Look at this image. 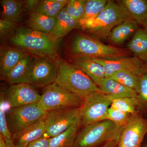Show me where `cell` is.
I'll return each instance as SVG.
<instances>
[{
    "label": "cell",
    "instance_id": "f546056e",
    "mask_svg": "<svg viewBox=\"0 0 147 147\" xmlns=\"http://www.w3.org/2000/svg\"><path fill=\"white\" fill-rule=\"evenodd\" d=\"M131 115L121 110L110 107L105 114L103 120H110L117 126L124 127L128 122Z\"/></svg>",
    "mask_w": 147,
    "mask_h": 147
},
{
    "label": "cell",
    "instance_id": "74e56055",
    "mask_svg": "<svg viewBox=\"0 0 147 147\" xmlns=\"http://www.w3.org/2000/svg\"><path fill=\"white\" fill-rule=\"evenodd\" d=\"M0 147H8L5 139L0 134Z\"/></svg>",
    "mask_w": 147,
    "mask_h": 147
},
{
    "label": "cell",
    "instance_id": "9a60e30c",
    "mask_svg": "<svg viewBox=\"0 0 147 147\" xmlns=\"http://www.w3.org/2000/svg\"><path fill=\"white\" fill-rule=\"evenodd\" d=\"M71 64L86 74L96 86L99 87L105 78L102 66L88 57L71 58Z\"/></svg>",
    "mask_w": 147,
    "mask_h": 147
},
{
    "label": "cell",
    "instance_id": "603a6c76",
    "mask_svg": "<svg viewBox=\"0 0 147 147\" xmlns=\"http://www.w3.org/2000/svg\"><path fill=\"white\" fill-rule=\"evenodd\" d=\"M121 4L125 8L131 19L142 25L147 19V1L122 0Z\"/></svg>",
    "mask_w": 147,
    "mask_h": 147
},
{
    "label": "cell",
    "instance_id": "7a4b0ae2",
    "mask_svg": "<svg viewBox=\"0 0 147 147\" xmlns=\"http://www.w3.org/2000/svg\"><path fill=\"white\" fill-rule=\"evenodd\" d=\"M71 58L78 57L114 60L128 57V50L105 45L82 34L77 33L72 38L67 49Z\"/></svg>",
    "mask_w": 147,
    "mask_h": 147
},
{
    "label": "cell",
    "instance_id": "e0dca14e",
    "mask_svg": "<svg viewBox=\"0 0 147 147\" xmlns=\"http://www.w3.org/2000/svg\"><path fill=\"white\" fill-rule=\"evenodd\" d=\"M36 57L30 54L23 58L15 66L5 80L10 85L29 84L32 67Z\"/></svg>",
    "mask_w": 147,
    "mask_h": 147
},
{
    "label": "cell",
    "instance_id": "f35d334b",
    "mask_svg": "<svg viewBox=\"0 0 147 147\" xmlns=\"http://www.w3.org/2000/svg\"><path fill=\"white\" fill-rule=\"evenodd\" d=\"M7 144L8 147H16L13 144V142H12V140L11 141H7L5 140Z\"/></svg>",
    "mask_w": 147,
    "mask_h": 147
},
{
    "label": "cell",
    "instance_id": "d4e9b609",
    "mask_svg": "<svg viewBox=\"0 0 147 147\" xmlns=\"http://www.w3.org/2000/svg\"><path fill=\"white\" fill-rule=\"evenodd\" d=\"M81 120L61 134L50 138V147H75Z\"/></svg>",
    "mask_w": 147,
    "mask_h": 147
},
{
    "label": "cell",
    "instance_id": "4316f807",
    "mask_svg": "<svg viewBox=\"0 0 147 147\" xmlns=\"http://www.w3.org/2000/svg\"><path fill=\"white\" fill-rule=\"evenodd\" d=\"M68 1L67 0L40 1L35 11L50 17L57 18L61 11L67 5Z\"/></svg>",
    "mask_w": 147,
    "mask_h": 147
},
{
    "label": "cell",
    "instance_id": "4dcf8cb0",
    "mask_svg": "<svg viewBox=\"0 0 147 147\" xmlns=\"http://www.w3.org/2000/svg\"><path fill=\"white\" fill-rule=\"evenodd\" d=\"M86 1V0H69L66 5L67 12L78 23L84 14Z\"/></svg>",
    "mask_w": 147,
    "mask_h": 147
},
{
    "label": "cell",
    "instance_id": "cb8c5ba5",
    "mask_svg": "<svg viewBox=\"0 0 147 147\" xmlns=\"http://www.w3.org/2000/svg\"><path fill=\"white\" fill-rule=\"evenodd\" d=\"M1 19L17 22L21 19L24 8V1L2 0Z\"/></svg>",
    "mask_w": 147,
    "mask_h": 147
},
{
    "label": "cell",
    "instance_id": "1f68e13d",
    "mask_svg": "<svg viewBox=\"0 0 147 147\" xmlns=\"http://www.w3.org/2000/svg\"><path fill=\"white\" fill-rule=\"evenodd\" d=\"M4 96L1 94L0 104V134L7 141L12 140V135L9 129L7 121L5 110L4 109L3 103Z\"/></svg>",
    "mask_w": 147,
    "mask_h": 147
},
{
    "label": "cell",
    "instance_id": "7402d4cb",
    "mask_svg": "<svg viewBox=\"0 0 147 147\" xmlns=\"http://www.w3.org/2000/svg\"><path fill=\"white\" fill-rule=\"evenodd\" d=\"M127 47L136 57L147 62V32L144 29H137Z\"/></svg>",
    "mask_w": 147,
    "mask_h": 147
},
{
    "label": "cell",
    "instance_id": "b9f144b4",
    "mask_svg": "<svg viewBox=\"0 0 147 147\" xmlns=\"http://www.w3.org/2000/svg\"><path fill=\"white\" fill-rule=\"evenodd\" d=\"M141 147H147V141H145V140H144Z\"/></svg>",
    "mask_w": 147,
    "mask_h": 147
},
{
    "label": "cell",
    "instance_id": "d6986e66",
    "mask_svg": "<svg viewBox=\"0 0 147 147\" xmlns=\"http://www.w3.org/2000/svg\"><path fill=\"white\" fill-rule=\"evenodd\" d=\"M101 91L112 96L115 98L123 97H137V92L108 77L102 80L99 86Z\"/></svg>",
    "mask_w": 147,
    "mask_h": 147
},
{
    "label": "cell",
    "instance_id": "5bb4252c",
    "mask_svg": "<svg viewBox=\"0 0 147 147\" xmlns=\"http://www.w3.org/2000/svg\"><path fill=\"white\" fill-rule=\"evenodd\" d=\"M45 119L13 134L12 142L14 146L16 147H26L30 143L44 136L46 133Z\"/></svg>",
    "mask_w": 147,
    "mask_h": 147
},
{
    "label": "cell",
    "instance_id": "484cf974",
    "mask_svg": "<svg viewBox=\"0 0 147 147\" xmlns=\"http://www.w3.org/2000/svg\"><path fill=\"white\" fill-rule=\"evenodd\" d=\"M108 2L106 0L87 1L84 14L78 22L79 28L96 18L105 8Z\"/></svg>",
    "mask_w": 147,
    "mask_h": 147
},
{
    "label": "cell",
    "instance_id": "d590c367",
    "mask_svg": "<svg viewBox=\"0 0 147 147\" xmlns=\"http://www.w3.org/2000/svg\"><path fill=\"white\" fill-rule=\"evenodd\" d=\"M40 1L38 0H26L24 1L25 8L31 11V13L34 12L38 5Z\"/></svg>",
    "mask_w": 147,
    "mask_h": 147
},
{
    "label": "cell",
    "instance_id": "8992f818",
    "mask_svg": "<svg viewBox=\"0 0 147 147\" xmlns=\"http://www.w3.org/2000/svg\"><path fill=\"white\" fill-rule=\"evenodd\" d=\"M115 97L101 91L90 94L83 99L80 108L81 124L85 127L103 121Z\"/></svg>",
    "mask_w": 147,
    "mask_h": 147
},
{
    "label": "cell",
    "instance_id": "5b68a950",
    "mask_svg": "<svg viewBox=\"0 0 147 147\" xmlns=\"http://www.w3.org/2000/svg\"><path fill=\"white\" fill-rule=\"evenodd\" d=\"M124 127L107 120L91 124L78 133L75 147H101L111 141L119 142Z\"/></svg>",
    "mask_w": 147,
    "mask_h": 147
},
{
    "label": "cell",
    "instance_id": "2e32d148",
    "mask_svg": "<svg viewBox=\"0 0 147 147\" xmlns=\"http://www.w3.org/2000/svg\"><path fill=\"white\" fill-rule=\"evenodd\" d=\"M28 55V53L19 48L1 47L0 73L2 79L6 80L15 66Z\"/></svg>",
    "mask_w": 147,
    "mask_h": 147
},
{
    "label": "cell",
    "instance_id": "ba28073f",
    "mask_svg": "<svg viewBox=\"0 0 147 147\" xmlns=\"http://www.w3.org/2000/svg\"><path fill=\"white\" fill-rule=\"evenodd\" d=\"M83 99L61 87L56 83L45 87L39 102L46 112L69 108H80Z\"/></svg>",
    "mask_w": 147,
    "mask_h": 147
},
{
    "label": "cell",
    "instance_id": "60d3db41",
    "mask_svg": "<svg viewBox=\"0 0 147 147\" xmlns=\"http://www.w3.org/2000/svg\"><path fill=\"white\" fill-rule=\"evenodd\" d=\"M142 25L144 27V30L147 32V19L145 22L143 23Z\"/></svg>",
    "mask_w": 147,
    "mask_h": 147
},
{
    "label": "cell",
    "instance_id": "30bf717a",
    "mask_svg": "<svg viewBox=\"0 0 147 147\" xmlns=\"http://www.w3.org/2000/svg\"><path fill=\"white\" fill-rule=\"evenodd\" d=\"M147 134V119L136 112L122 131L118 147H141Z\"/></svg>",
    "mask_w": 147,
    "mask_h": 147
},
{
    "label": "cell",
    "instance_id": "d6a6232c",
    "mask_svg": "<svg viewBox=\"0 0 147 147\" xmlns=\"http://www.w3.org/2000/svg\"><path fill=\"white\" fill-rule=\"evenodd\" d=\"M137 95L139 107L147 111V73H143L140 77L139 91Z\"/></svg>",
    "mask_w": 147,
    "mask_h": 147
},
{
    "label": "cell",
    "instance_id": "836d02e7",
    "mask_svg": "<svg viewBox=\"0 0 147 147\" xmlns=\"http://www.w3.org/2000/svg\"><path fill=\"white\" fill-rule=\"evenodd\" d=\"M17 23L13 21L1 19L0 20V34L1 38H3L15 30Z\"/></svg>",
    "mask_w": 147,
    "mask_h": 147
},
{
    "label": "cell",
    "instance_id": "4fadbf2b",
    "mask_svg": "<svg viewBox=\"0 0 147 147\" xmlns=\"http://www.w3.org/2000/svg\"><path fill=\"white\" fill-rule=\"evenodd\" d=\"M90 58L102 66L105 77H109L114 72L121 70L131 71L140 76L143 73V61L136 57H125L114 60Z\"/></svg>",
    "mask_w": 147,
    "mask_h": 147
},
{
    "label": "cell",
    "instance_id": "ffe728a7",
    "mask_svg": "<svg viewBox=\"0 0 147 147\" xmlns=\"http://www.w3.org/2000/svg\"><path fill=\"white\" fill-rule=\"evenodd\" d=\"M57 18L50 17L38 12H33L26 21L27 27L36 31L48 34L53 30Z\"/></svg>",
    "mask_w": 147,
    "mask_h": 147
},
{
    "label": "cell",
    "instance_id": "ac0fdd59",
    "mask_svg": "<svg viewBox=\"0 0 147 147\" xmlns=\"http://www.w3.org/2000/svg\"><path fill=\"white\" fill-rule=\"evenodd\" d=\"M65 7L57 16V22L53 30L47 34L54 41H59L72 30L79 28L78 22L67 13Z\"/></svg>",
    "mask_w": 147,
    "mask_h": 147
},
{
    "label": "cell",
    "instance_id": "f1b7e54d",
    "mask_svg": "<svg viewBox=\"0 0 147 147\" xmlns=\"http://www.w3.org/2000/svg\"><path fill=\"white\" fill-rule=\"evenodd\" d=\"M139 107L137 97H123L115 98L112 102L110 107L121 110L124 113L133 115L137 112Z\"/></svg>",
    "mask_w": 147,
    "mask_h": 147
},
{
    "label": "cell",
    "instance_id": "9c48e42d",
    "mask_svg": "<svg viewBox=\"0 0 147 147\" xmlns=\"http://www.w3.org/2000/svg\"><path fill=\"white\" fill-rule=\"evenodd\" d=\"M80 120V108H60L48 111L45 119L46 134L50 138L56 137Z\"/></svg>",
    "mask_w": 147,
    "mask_h": 147
},
{
    "label": "cell",
    "instance_id": "277c9868",
    "mask_svg": "<svg viewBox=\"0 0 147 147\" xmlns=\"http://www.w3.org/2000/svg\"><path fill=\"white\" fill-rule=\"evenodd\" d=\"M129 19L131 18L123 6L109 1L96 18L81 28L94 39H104L108 37L114 28Z\"/></svg>",
    "mask_w": 147,
    "mask_h": 147
},
{
    "label": "cell",
    "instance_id": "6da1fadb",
    "mask_svg": "<svg viewBox=\"0 0 147 147\" xmlns=\"http://www.w3.org/2000/svg\"><path fill=\"white\" fill-rule=\"evenodd\" d=\"M8 40L12 45L36 57L57 60L58 41L52 40L47 34L28 27L21 26L16 29L9 37Z\"/></svg>",
    "mask_w": 147,
    "mask_h": 147
},
{
    "label": "cell",
    "instance_id": "e575fe53",
    "mask_svg": "<svg viewBox=\"0 0 147 147\" xmlns=\"http://www.w3.org/2000/svg\"><path fill=\"white\" fill-rule=\"evenodd\" d=\"M50 138L43 136L30 143L26 147H50Z\"/></svg>",
    "mask_w": 147,
    "mask_h": 147
},
{
    "label": "cell",
    "instance_id": "7c38bea8",
    "mask_svg": "<svg viewBox=\"0 0 147 147\" xmlns=\"http://www.w3.org/2000/svg\"><path fill=\"white\" fill-rule=\"evenodd\" d=\"M4 99L11 108L39 102L41 95L30 84L11 85L4 94Z\"/></svg>",
    "mask_w": 147,
    "mask_h": 147
},
{
    "label": "cell",
    "instance_id": "8fae6325",
    "mask_svg": "<svg viewBox=\"0 0 147 147\" xmlns=\"http://www.w3.org/2000/svg\"><path fill=\"white\" fill-rule=\"evenodd\" d=\"M57 67L56 61L45 58H37L32 67L29 84L45 87L55 83Z\"/></svg>",
    "mask_w": 147,
    "mask_h": 147
},
{
    "label": "cell",
    "instance_id": "52a82bcc",
    "mask_svg": "<svg viewBox=\"0 0 147 147\" xmlns=\"http://www.w3.org/2000/svg\"><path fill=\"white\" fill-rule=\"evenodd\" d=\"M47 113L38 102L11 108L6 113L11 134L12 136L38 121L45 119Z\"/></svg>",
    "mask_w": 147,
    "mask_h": 147
},
{
    "label": "cell",
    "instance_id": "ab89813d",
    "mask_svg": "<svg viewBox=\"0 0 147 147\" xmlns=\"http://www.w3.org/2000/svg\"><path fill=\"white\" fill-rule=\"evenodd\" d=\"M142 69H143V73H147V62L145 64H143Z\"/></svg>",
    "mask_w": 147,
    "mask_h": 147
},
{
    "label": "cell",
    "instance_id": "44dd1931",
    "mask_svg": "<svg viewBox=\"0 0 147 147\" xmlns=\"http://www.w3.org/2000/svg\"><path fill=\"white\" fill-rule=\"evenodd\" d=\"M139 25L138 22L132 19L123 21L113 28L108 37V39L113 43L121 45L137 31Z\"/></svg>",
    "mask_w": 147,
    "mask_h": 147
},
{
    "label": "cell",
    "instance_id": "3957f363",
    "mask_svg": "<svg viewBox=\"0 0 147 147\" xmlns=\"http://www.w3.org/2000/svg\"><path fill=\"white\" fill-rule=\"evenodd\" d=\"M57 72L55 83L83 99L95 92L101 91L86 74L71 63L63 59L56 61Z\"/></svg>",
    "mask_w": 147,
    "mask_h": 147
},
{
    "label": "cell",
    "instance_id": "83f0119b",
    "mask_svg": "<svg viewBox=\"0 0 147 147\" xmlns=\"http://www.w3.org/2000/svg\"><path fill=\"white\" fill-rule=\"evenodd\" d=\"M140 77L141 76L131 71L121 70L114 72L108 78L134 90L138 94L140 85Z\"/></svg>",
    "mask_w": 147,
    "mask_h": 147
},
{
    "label": "cell",
    "instance_id": "8d00e7d4",
    "mask_svg": "<svg viewBox=\"0 0 147 147\" xmlns=\"http://www.w3.org/2000/svg\"><path fill=\"white\" fill-rule=\"evenodd\" d=\"M118 142L113 141L106 143L101 147H118Z\"/></svg>",
    "mask_w": 147,
    "mask_h": 147
}]
</instances>
